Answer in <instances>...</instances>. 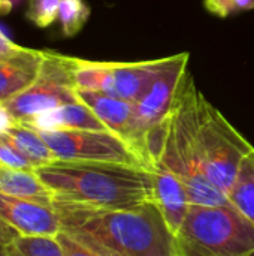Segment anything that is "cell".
Returning <instances> with one entry per match:
<instances>
[{"instance_id": "cb8c5ba5", "label": "cell", "mask_w": 254, "mask_h": 256, "mask_svg": "<svg viewBox=\"0 0 254 256\" xmlns=\"http://www.w3.org/2000/svg\"><path fill=\"white\" fill-rule=\"evenodd\" d=\"M19 237V232L13 230L10 225H7L3 219H0V243L4 246H9Z\"/></svg>"}, {"instance_id": "d4e9b609", "label": "cell", "mask_w": 254, "mask_h": 256, "mask_svg": "<svg viewBox=\"0 0 254 256\" xmlns=\"http://www.w3.org/2000/svg\"><path fill=\"white\" fill-rule=\"evenodd\" d=\"M21 0H0V12L7 14L16 3H19Z\"/></svg>"}, {"instance_id": "7c38bea8", "label": "cell", "mask_w": 254, "mask_h": 256, "mask_svg": "<svg viewBox=\"0 0 254 256\" xmlns=\"http://www.w3.org/2000/svg\"><path fill=\"white\" fill-rule=\"evenodd\" d=\"M43 63V51L19 48L0 57V104L27 90L39 76Z\"/></svg>"}, {"instance_id": "ba28073f", "label": "cell", "mask_w": 254, "mask_h": 256, "mask_svg": "<svg viewBox=\"0 0 254 256\" xmlns=\"http://www.w3.org/2000/svg\"><path fill=\"white\" fill-rule=\"evenodd\" d=\"M37 132L48 144L57 160L112 162L147 168L132 144L111 130L57 129Z\"/></svg>"}, {"instance_id": "ac0fdd59", "label": "cell", "mask_w": 254, "mask_h": 256, "mask_svg": "<svg viewBox=\"0 0 254 256\" xmlns=\"http://www.w3.org/2000/svg\"><path fill=\"white\" fill-rule=\"evenodd\" d=\"M91 9L85 0H60L58 22L66 38L76 36L90 18Z\"/></svg>"}, {"instance_id": "4fadbf2b", "label": "cell", "mask_w": 254, "mask_h": 256, "mask_svg": "<svg viewBox=\"0 0 254 256\" xmlns=\"http://www.w3.org/2000/svg\"><path fill=\"white\" fill-rule=\"evenodd\" d=\"M76 96L82 104H85L93 111V114L105 124L108 130L129 141V134L135 116V102L108 96L97 92L78 88Z\"/></svg>"}, {"instance_id": "9a60e30c", "label": "cell", "mask_w": 254, "mask_h": 256, "mask_svg": "<svg viewBox=\"0 0 254 256\" xmlns=\"http://www.w3.org/2000/svg\"><path fill=\"white\" fill-rule=\"evenodd\" d=\"M0 192L52 207V195L34 171L12 170L0 165Z\"/></svg>"}, {"instance_id": "6da1fadb", "label": "cell", "mask_w": 254, "mask_h": 256, "mask_svg": "<svg viewBox=\"0 0 254 256\" xmlns=\"http://www.w3.org/2000/svg\"><path fill=\"white\" fill-rule=\"evenodd\" d=\"M61 231L97 256H178L175 237L156 202L100 210L52 201Z\"/></svg>"}, {"instance_id": "30bf717a", "label": "cell", "mask_w": 254, "mask_h": 256, "mask_svg": "<svg viewBox=\"0 0 254 256\" xmlns=\"http://www.w3.org/2000/svg\"><path fill=\"white\" fill-rule=\"evenodd\" d=\"M0 219L24 237H55L61 231L54 207L0 192Z\"/></svg>"}, {"instance_id": "9c48e42d", "label": "cell", "mask_w": 254, "mask_h": 256, "mask_svg": "<svg viewBox=\"0 0 254 256\" xmlns=\"http://www.w3.org/2000/svg\"><path fill=\"white\" fill-rule=\"evenodd\" d=\"M187 64L189 52L174 56L169 68L159 76L148 93L141 100L135 102V116L129 134V142L142 158L144 164V140L153 128L168 118L172 112L189 78Z\"/></svg>"}, {"instance_id": "484cf974", "label": "cell", "mask_w": 254, "mask_h": 256, "mask_svg": "<svg viewBox=\"0 0 254 256\" xmlns=\"http://www.w3.org/2000/svg\"><path fill=\"white\" fill-rule=\"evenodd\" d=\"M0 256H10L7 252V246H4L1 243H0Z\"/></svg>"}, {"instance_id": "5bb4252c", "label": "cell", "mask_w": 254, "mask_h": 256, "mask_svg": "<svg viewBox=\"0 0 254 256\" xmlns=\"http://www.w3.org/2000/svg\"><path fill=\"white\" fill-rule=\"evenodd\" d=\"M25 124L37 130H108L93 111L81 100L39 114Z\"/></svg>"}, {"instance_id": "8992f818", "label": "cell", "mask_w": 254, "mask_h": 256, "mask_svg": "<svg viewBox=\"0 0 254 256\" xmlns=\"http://www.w3.org/2000/svg\"><path fill=\"white\" fill-rule=\"evenodd\" d=\"M172 57L145 62H91L75 60V86L78 90L141 100L159 76L169 68Z\"/></svg>"}, {"instance_id": "d6986e66", "label": "cell", "mask_w": 254, "mask_h": 256, "mask_svg": "<svg viewBox=\"0 0 254 256\" xmlns=\"http://www.w3.org/2000/svg\"><path fill=\"white\" fill-rule=\"evenodd\" d=\"M10 256H64L55 237L19 236L7 246Z\"/></svg>"}, {"instance_id": "5b68a950", "label": "cell", "mask_w": 254, "mask_h": 256, "mask_svg": "<svg viewBox=\"0 0 254 256\" xmlns=\"http://www.w3.org/2000/svg\"><path fill=\"white\" fill-rule=\"evenodd\" d=\"M195 140L205 177L228 196L243 160L254 147L199 90L195 102Z\"/></svg>"}, {"instance_id": "52a82bcc", "label": "cell", "mask_w": 254, "mask_h": 256, "mask_svg": "<svg viewBox=\"0 0 254 256\" xmlns=\"http://www.w3.org/2000/svg\"><path fill=\"white\" fill-rule=\"evenodd\" d=\"M75 60L52 51H43L37 80L22 93L0 104L13 123H27L39 114L78 102Z\"/></svg>"}, {"instance_id": "7402d4cb", "label": "cell", "mask_w": 254, "mask_h": 256, "mask_svg": "<svg viewBox=\"0 0 254 256\" xmlns=\"http://www.w3.org/2000/svg\"><path fill=\"white\" fill-rule=\"evenodd\" d=\"M0 165L12 170H22V171H34V166L24 158L16 147L0 132Z\"/></svg>"}, {"instance_id": "ffe728a7", "label": "cell", "mask_w": 254, "mask_h": 256, "mask_svg": "<svg viewBox=\"0 0 254 256\" xmlns=\"http://www.w3.org/2000/svg\"><path fill=\"white\" fill-rule=\"evenodd\" d=\"M60 0H28L25 16L39 28H46L58 20Z\"/></svg>"}, {"instance_id": "3957f363", "label": "cell", "mask_w": 254, "mask_h": 256, "mask_svg": "<svg viewBox=\"0 0 254 256\" xmlns=\"http://www.w3.org/2000/svg\"><path fill=\"white\" fill-rule=\"evenodd\" d=\"M196 93L198 88L189 76L169 114L165 144L156 164L168 168L183 183L192 204L208 207L228 206V198L208 182L201 166L195 140Z\"/></svg>"}, {"instance_id": "7a4b0ae2", "label": "cell", "mask_w": 254, "mask_h": 256, "mask_svg": "<svg viewBox=\"0 0 254 256\" xmlns=\"http://www.w3.org/2000/svg\"><path fill=\"white\" fill-rule=\"evenodd\" d=\"M34 172L57 202L100 210H132L154 202L153 174L144 166L54 160Z\"/></svg>"}, {"instance_id": "2e32d148", "label": "cell", "mask_w": 254, "mask_h": 256, "mask_svg": "<svg viewBox=\"0 0 254 256\" xmlns=\"http://www.w3.org/2000/svg\"><path fill=\"white\" fill-rule=\"evenodd\" d=\"M1 134L16 147V150L24 158L28 159L34 170L57 160L39 132L25 123H12Z\"/></svg>"}, {"instance_id": "e0dca14e", "label": "cell", "mask_w": 254, "mask_h": 256, "mask_svg": "<svg viewBox=\"0 0 254 256\" xmlns=\"http://www.w3.org/2000/svg\"><path fill=\"white\" fill-rule=\"evenodd\" d=\"M226 198L237 212L254 225V150L243 160Z\"/></svg>"}, {"instance_id": "8fae6325", "label": "cell", "mask_w": 254, "mask_h": 256, "mask_svg": "<svg viewBox=\"0 0 254 256\" xmlns=\"http://www.w3.org/2000/svg\"><path fill=\"white\" fill-rule=\"evenodd\" d=\"M154 183V202L157 204L169 231L175 237L192 206L183 183L163 165L151 168Z\"/></svg>"}, {"instance_id": "44dd1931", "label": "cell", "mask_w": 254, "mask_h": 256, "mask_svg": "<svg viewBox=\"0 0 254 256\" xmlns=\"http://www.w3.org/2000/svg\"><path fill=\"white\" fill-rule=\"evenodd\" d=\"M204 8L214 16L228 18L238 12L254 10V0H204Z\"/></svg>"}, {"instance_id": "4316f807", "label": "cell", "mask_w": 254, "mask_h": 256, "mask_svg": "<svg viewBox=\"0 0 254 256\" xmlns=\"http://www.w3.org/2000/svg\"><path fill=\"white\" fill-rule=\"evenodd\" d=\"M178 256H181V255H178Z\"/></svg>"}, {"instance_id": "603a6c76", "label": "cell", "mask_w": 254, "mask_h": 256, "mask_svg": "<svg viewBox=\"0 0 254 256\" xmlns=\"http://www.w3.org/2000/svg\"><path fill=\"white\" fill-rule=\"evenodd\" d=\"M58 244L61 246V250L64 256H97L93 254L90 249H87L85 246H82L81 243H78L75 238H72L70 236H67L66 232L60 231L55 236Z\"/></svg>"}, {"instance_id": "277c9868", "label": "cell", "mask_w": 254, "mask_h": 256, "mask_svg": "<svg viewBox=\"0 0 254 256\" xmlns=\"http://www.w3.org/2000/svg\"><path fill=\"white\" fill-rule=\"evenodd\" d=\"M175 243L181 256H254V225L231 204H192Z\"/></svg>"}]
</instances>
